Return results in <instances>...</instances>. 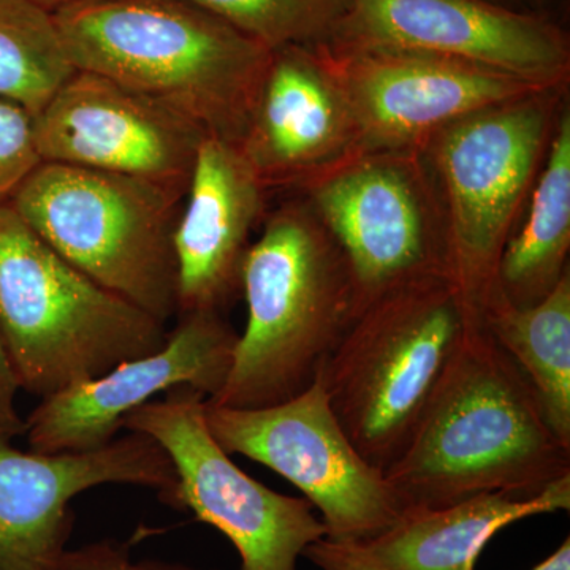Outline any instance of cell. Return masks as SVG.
Segmentation results:
<instances>
[{
    "label": "cell",
    "mask_w": 570,
    "mask_h": 570,
    "mask_svg": "<svg viewBox=\"0 0 570 570\" xmlns=\"http://www.w3.org/2000/svg\"><path fill=\"white\" fill-rule=\"evenodd\" d=\"M407 508L483 493L535 497L570 478V445L482 324L469 326L401 455L384 471Z\"/></svg>",
    "instance_id": "6da1fadb"
},
{
    "label": "cell",
    "mask_w": 570,
    "mask_h": 570,
    "mask_svg": "<svg viewBox=\"0 0 570 570\" xmlns=\"http://www.w3.org/2000/svg\"><path fill=\"white\" fill-rule=\"evenodd\" d=\"M52 17L75 69L121 82L239 146L268 48L190 0H75Z\"/></svg>",
    "instance_id": "7a4b0ae2"
},
{
    "label": "cell",
    "mask_w": 570,
    "mask_h": 570,
    "mask_svg": "<svg viewBox=\"0 0 570 570\" xmlns=\"http://www.w3.org/2000/svg\"><path fill=\"white\" fill-rule=\"evenodd\" d=\"M242 294L245 333L223 389L208 401L276 406L316 382L355 314L346 258L299 195L265 216L243 262Z\"/></svg>",
    "instance_id": "3957f363"
},
{
    "label": "cell",
    "mask_w": 570,
    "mask_h": 570,
    "mask_svg": "<svg viewBox=\"0 0 570 570\" xmlns=\"http://www.w3.org/2000/svg\"><path fill=\"white\" fill-rule=\"evenodd\" d=\"M479 322L449 276L397 287L355 314L317 379L363 459L385 471L401 455Z\"/></svg>",
    "instance_id": "277c9868"
},
{
    "label": "cell",
    "mask_w": 570,
    "mask_h": 570,
    "mask_svg": "<svg viewBox=\"0 0 570 570\" xmlns=\"http://www.w3.org/2000/svg\"><path fill=\"white\" fill-rule=\"evenodd\" d=\"M167 330L52 250L0 204V335L33 396L102 376L163 347Z\"/></svg>",
    "instance_id": "5b68a950"
},
{
    "label": "cell",
    "mask_w": 570,
    "mask_h": 570,
    "mask_svg": "<svg viewBox=\"0 0 570 570\" xmlns=\"http://www.w3.org/2000/svg\"><path fill=\"white\" fill-rule=\"evenodd\" d=\"M184 198L134 176L40 163L9 204L63 261L165 325L178 311Z\"/></svg>",
    "instance_id": "8992f818"
},
{
    "label": "cell",
    "mask_w": 570,
    "mask_h": 570,
    "mask_svg": "<svg viewBox=\"0 0 570 570\" xmlns=\"http://www.w3.org/2000/svg\"><path fill=\"white\" fill-rule=\"evenodd\" d=\"M566 104L568 88L540 89L464 116L420 149L444 208L450 277L479 318Z\"/></svg>",
    "instance_id": "52a82bcc"
},
{
    "label": "cell",
    "mask_w": 570,
    "mask_h": 570,
    "mask_svg": "<svg viewBox=\"0 0 570 570\" xmlns=\"http://www.w3.org/2000/svg\"><path fill=\"white\" fill-rule=\"evenodd\" d=\"M296 195L346 258L355 314L403 285L450 277L444 208L419 149L356 154Z\"/></svg>",
    "instance_id": "ba28073f"
},
{
    "label": "cell",
    "mask_w": 570,
    "mask_h": 570,
    "mask_svg": "<svg viewBox=\"0 0 570 570\" xmlns=\"http://www.w3.org/2000/svg\"><path fill=\"white\" fill-rule=\"evenodd\" d=\"M205 422L228 455L257 461L302 491L321 512L326 539L367 542L406 510L384 471L344 433L318 379L276 406L234 409L206 400Z\"/></svg>",
    "instance_id": "9c48e42d"
},
{
    "label": "cell",
    "mask_w": 570,
    "mask_h": 570,
    "mask_svg": "<svg viewBox=\"0 0 570 570\" xmlns=\"http://www.w3.org/2000/svg\"><path fill=\"white\" fill-rule=\"evenodd\" d=\"M206 400L179 385L130 412L122 430L146 434L167 452L179 482L174 509L223 532L242 570H299L307 547L326 538L324 521L306 498L269 490L236 466L206 426Z\"/></svg>",
    "instance_id": "30bf717a"
},
{
    "label": "cell",
    "mask_w": 570,
    "mask_h": 570,
    "mask_svg": "<svg viewBox=\"0 0 570 570\" xmlns=\"http://www.w3.org/2000/svg\"><path fill=\"white\" fill-rule=\"evenodd\" d=\"M326 45L436 56L542 89L569 88L568 33L549 14L491 0H352Z\"/></svg>",
    "instance_id": "8fae6325"
},
{
    "label": "cell",
    "mask_w": 570,
    "mask_h": 570,
    "mask_svg": "<svg viewBox=\"0 0 570 570\" xmlns=\"http://www.w3.org/2000/svg\"><path fill=\"white\" fill-rule=\"evenodd\" d=\"M33 135L41 163L134 176L187 195L208 134L121 82L75 70L33 116Z\"/></svg>",
    "instance_id": "7c38bea8"
},
{
    "label": "cell",
    "mask_w": 570,
    "mask_h": 570,
    "mask_svg": "<svg viewBox=\"0 0 570 570\" xmlns=\"http://www.w3.org/2000/svg\"><path fill=\"white\" fill-rule=\"evenodd\" d=\"M108 483L157 491L168 508L179 485L170 456L142 433L55 455L0 438V570H59L73 528L71 499Z\"/></svg>",
    "instance_id": "4fadbf2b"
},
{
    "label": "cell",
    "mask_w": 570,
    "mask_h": 570,
    "mask_svg": "<svg viewBox=\"0 0 570 570\" xmlns=\"http://www.w3.org/2000/svg\"><path fill=\"white\" fill-rule=\"evenodd\" d=\"M238 336L220 313L181 314L153 354L43 397L26 419L29 450L55 455L102 449L118 438L130 412L179 385L208 400L216 396L234 363Z\"/></svg>",
    "instance_id": "5bb4252c"
},
{
    "label": "cell",
    "mask_w": 570,
    "mask_h": 570,
    "mask_svg": "<svg viewBox=\"0 0 570 570\" xmlns=\"http://www.w3.org/2000/svg\"><path fill=\"white\" fill-rule=\"evenodd\" d=\"M317 50L346 92L365 151H420L442 127L542 89L419 52L344 45Z\"/></svg>",
    "instance_id": "9a60e30c"
},
{
    "label": "cell",
    "mask_w": 570,
    "mask_h": 570,
    "mask_svg": "<svg viewBox=\"0 0 570 570\" xmlns=\"http://www.w3.org/2000/svg\"><path fill=\"white\" fill-rule=\"evenodd\" d=\"M238 148L268 193H296L365 153L346 92L317 48L272 52Z\"/></svg>",
    "instance_id": "2e32d148"
},
{
    "label": "cell",
    "mask_w": 570,
    "mask_h": 570,
    "mask_svg": "<svg viewBox=\"0 0 570 570\" xmlns=\"http://www.w3.org/2000/svg\"><path fill=\"white\" fill-rule=\"evenodd\" d=\"M266 194L238 146L206 135L175 228L178 316L223 314L242 294L243 262L265 219Z\"/></svg>",
    "instance_id": "e0dca14e"
},
{
    "label": "cell",
    "mask_w": 570,
    "mask_h": 570,
    "mask_svg": "<svg viewBox=\"0 0 570 570\" xmlns=\"http://www.w3.org/2000/svg\"><path fill=\"white\" fill-rule=\"evenodd\" d=\"M570 509V478L535 497L483 493L445 508H407L387 531L360 543L389 570H475L482 550L517 521Z\"/></svg>",
    "instance_id": "ac0fdd59"
},
{
    "label": "cell",
    "mask_w": 570,
    "mask_h": 570,
    "mask_svg": "<svg viewBox=\"0 0 570 570\" xmlns=\"http://www.w3.org/2000/svg\"><path fill=\"white\" fill-rule=\"evenodd\" d=\"M569 253L570 110L566 104L523 219L499 261V294L513 306L538 305L570 272Z\"/></svg>",
    "instance_id": "d6986e66"
},
{
    "label": "cell",
    "mask_w": 570,
    "mask_h": 570,
    "mask_svg": "<svg viewBox=\"0 0 570 570\" xmlns=\"http://www.w3.org/2000/svg\"><path fill=\"white\" fill-rule=\"evenodd\" d=\"M480 324L530 381L551 430L570 445V272L528 307L513 306L494 287Z\"/></svg>",
    "instance_id": "ffe728a7"
},
{
    "label": "cell",
    "mask_w": 570,
    "mask_h": 570,
    "mask_svg": "<svg viewBox=\"0 0 570 570\" xmlns=\"http://www.w3.org/2000/svg\"><path fill=\"white\" fill-rule=\"evenodd\" d=\"M75 70L51 10L0 0V99L37 116Z\"/></svg>",
    "instance_id": "44dd1931"
},
{
    "label": "cell",
    "mask_w": 570,
    "mask_h": 570,
    "mask_svg": "<svg viewBox=\"0 0 570 570\" xmlns=\"http://www.w3.org/2000/svg\"><path fill=\"white\" fill-rule=\"evenodd\" d=\"M268 48H317L330 43L352 0H190Z\"/></svg>",
    "instance_id": "7402d4cb"
},
{
    "label": "cell",
    "mask_w": 570,
    "mask_h": 570,
    "mask_svg": "<svg viewBox=\"0 0 570 570\" xmlns=\"http://www.w3.org/2000/svg\"><path fill=\"white\" fill-rule=\"evenodd\" d=\"M40 163L33 116L21 105L0 99V204L10 200Z\"/></svg>",
    "instance_id": "603a6c76"
},
{
    "label": "cell",
    "mask_w": 570,
    "mask_h": 570,
    "mask_svg": "<svg viewBox=\"0 0 570 570\" xmlns=\"http://www.w3.org/2000/svg\"><path fill=\"white\" fill-rule=\"evenodd\" d=\"M59 570H198L159 560H134L129 546L100 540L80 549L67 550Z\"/></svg>",
    "instance_id": "cb8c5ba5"
},
{
    "label": "cell",
    "mask_w": 570,
    "mask_h": 570,
    "mask_svg": "<svg viewBox=\"0 0 570 570\" xmlns=\"http://www.w3.org/2000/svg\"><path fill=\"white\" fill-rule=\"evenodd\" d=\"M303 558L321 570H389L374 561L360 543L335 542L326 538L307 547Z\"/></svg>",
    "instance_id": "d4e9b609"
},
{
    "label": "cell",
    "mask_w": 570,
    "mask_h": 570,
    "mask_svg": "<svg viewBox=\"0 0 570 570\" xmlns=\"http://www.w3.org/2000/svg\"><path fill=\"white\" fill-rule=\"evenodd\" d=\"M20 390V379L0 335V438L9 441L24 436L26 420L17 409V396Z\"/></svg>",
    "instance_id": "484cf974"
},
{
    "label": "cell",
    "mask_w": 570,
    "mask_h": 570,
    "mask_svg": "<svg viewBox=\"0 0 570 570\" xmlns=\"http://www.w3.org/2000/svg\"><path fill=\"white\" fill-rule=\"evenodd\" d=\"M532 570H570V539L566 538L560 549L551 553Z\"/></svg>",
    "instance_id": "4316f807"
},
{
    "label": "cell",
    "mask_w": 570,
    "mask_h": 570,
    "mask_svg": "<svg viewBox=\"0 0 570 570\" xmlns=\"http://www.w3.org/2000/svg\"><path fill=\"white\" fill-rule=\"evenodd\" d=\"M491 2L501 3V6L510 7V9L534 10L531 7L530 0H491Z\"/></svg>",
    "instance_id": "83f0119b"
},
{
    "label": "cell",
    "mask_w": 570,
    "mask_h": 570,
    "mask_svg": "<svg viewBox=\"0 0 570 570\" xmlns=\"http://www.w3.org/2000/svg\"><path fill=\"white\" fill-rule=\"evenodd\" d=\"M37 2L52 11L58 7L66 6V3L75 2V0H37Z\"/></svg>",
    "instance_id": "f1b7e54d"
},
{
    "label": "cell",
    "mask_w": 570,
    "mask_h": 570,
    "mask_svg": "<svg viewBox=\"0 0 570 570\" xmlns=\"http://www.w3.org/2000/svg\"><path fill=\"white\" fill-rule=\"evenodd\" d=\"M532 9L535 11H539V9H542L543 6H546L547 0H530Z\"/></svg>",
    "instance_id": "f546056e"
}]
</instances>
